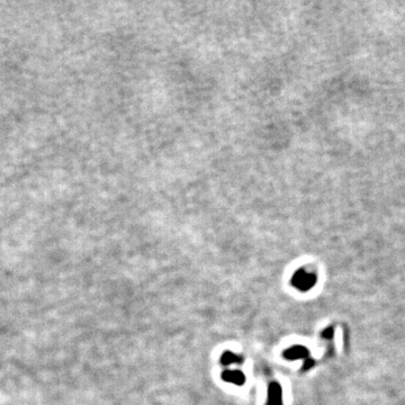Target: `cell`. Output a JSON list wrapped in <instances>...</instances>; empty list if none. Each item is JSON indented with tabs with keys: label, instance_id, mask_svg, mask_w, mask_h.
<instances>
[{
	"label": "cell",
	"instance_id": "2",
	"mask_svg": "<svg viewBox=\"0 0 405 405\" xmlns=\"http://www.w3.org/2000/svg\"><path fill=\"white\" fill-rule=\"evenodd\" d=\"M222 379L226 383H231L237 386H241L246 383V375L241 370H230L226 369L222 373Z\"/></svg>",
	"mask_w": 405,
	"mask_h": 405
},
{
	"label": "cell",
	"instance_id": "3",
	"mask_svg": "<svg viewBox=\"0 0 405 405\" xmlns=\"http://www.w3.org/2000/svg\"><path fill=\"white\" fill-rule=\"evenodd\" d=\"M266 405H282L281 387L278 383L273 382L268 387V402Z\"/></svg>",
	"mask_w": 405,
	"mask_h": 405
},
{
	"label": "cell",
	"instance_id": "5",
	"mask_svg": "<svg viewBox=\"0 0 405 405\" xmlns=\"http://www.w3.org/2000/svg\"><path fill=\"white\" fill-rule=\"evenodd\" d=\"M306 354H307V350L306 349H304L303 347H293L285 351L284 356H285V358L292 360V359L302 358L304 356H306Z\"/></svg>",
	"mask_w": 405,
	"mask_h": 405
},
{
	"label": "cell",
	"instance_id": "1",
	"mask_svg": "<svg viewBox=\"0 0 405 405\" xmlns=\"http://www.w3.org/2000/svg\"><path fill=\"white\" fill-rule=\"evenodd\" d=\"M292 282L294 286L298 288V290L306 291V290H309V287H312L314 285L315 277L313 275L305 273L303 269H301V270L296 271L295 275L293 276Z\"/></svg>",
	"mask_w": 405,
	"mask_h": 405
},
{
	"label": "cell",
	"instance_id": "4",
	"mask_svg": "<svg viewBox=\"0 0 405 405\" xmlns=\"http://www.w3.org/2000/svg\"><path fill=\"white\" fill-rule=\"evenodd\" d=\"M243 363H245V359L229 350L225 351L221 357V364L223 366H230L232 364H243Z\"/></svg>",
	"mask_w": 405,
	"mask_h": 405
}]
</instances>
